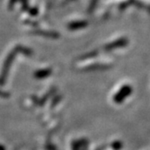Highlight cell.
I'll return each instance as SVG.
<instances>
[{"instance_id":"obj_1","label":"cell","mask_w":150,"mask_h":150,"mask_svg":"<svg viewBox=\"0 0 150 150\" xmlns=\"http://www.w3.org/2000/svg\"><path fill=\"white\" fill-rule=\"evenodd\" d=\"M13 55H14V53H12V54H11L8 57V59H7V61H6L5 64H4V67L3 72H2V74L3 75L7 74V73H8V67H9L11 62H12V60H13Z\"/></svg>"}]
</instances>
